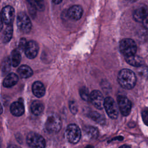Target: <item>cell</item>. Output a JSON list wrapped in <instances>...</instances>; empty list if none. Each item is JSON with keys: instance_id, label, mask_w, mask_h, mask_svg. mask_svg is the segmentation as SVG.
<instances>
[{"instance_id": "obj_1", "label": "cell", "mask_w": 148, "mask_h": 148, "mask_svg": "<svg viewBox=\"0 0 148 148\" xmlns=\"http://www.w3.org/2000/svg\"><path fill=\"white\" fill-rule=\"evenodd\" d=\"M117 82L123 88H133L136 82V77L133 71L129 69H123L118 73Z\"/></svg>"}, {"instance_id": "obj_2", "label": "cell", "mask_w": 148, "mask_h": 148, "mask_svg": "<svg viewBox=\"0 0 148 148\" xmlns=\"http://www.w3.org/2000/svg\"><path fill=\"white\" fill-rule=\"evenodd\" d=\"M119 49L120 52L125 57H128L136 54L137 47L134 40L130 38H125L120 41Z\"/></svg>"}, {"instance_id": "obj_3", "label": "cell", "mask_w": 148, "mask_h": 148, "mask_svg": "<svg viewBox=\"0 0 148 148\" xmlns=\"http://www.w3.org/2000/svg\"><path fill=\"white\" fill-rule=\"evenodd\" d=\"M62 123L60 117L55 113L50 114L47 118L45 127L50 133H56L61 128Z\"/></svg>"}, {"instance_id": "obj_4", "label": "cell", "mask_w": 148, "mask_h": 148, "mask_svg": "<svg viewBox=\"0 0 148 148\" xmlns=\"http://www.w3.org/2000/svg\"><path fill=\"white\" fill-rule=\"evenodd\" d=\"M81 131L79 127L75 124L68 125L65 130V136L67 140L71 143H77L81 138Z\"/></svg>"}, {"instance_id": "obj_5", "label": "cell", "mask_w": 148, "mask_h": 148, "mask_svg": "<svg viewBox=\"0 0 148 148\" xmlns=\"http://www.w3.org/2000/svg\"><path fill=\"white\" fill-rule=\"evenodd\" d=\"M26 141L28 145L31 147L42 148L45 147L46 146V142L43 137L34 132L28 134Z\"/></svg>"}, {"instance_id": "obj_6", "label": "cell", "mask_w": 148, "mask_h": 148, "mask_svg": "<svg viewBox=\"0 0 148 148\" xmlns=\"http://www.w3.org/2000/svg\"><path fill=\"white\" fill-rule=\"evenodd\" d=\"M17 25L23 33H28L32 28L31 21L29 17L24 12H20L17 17Z\"/></svg>"}, {"instance_id": "obj_7", "label": "cell", "mask_w": 148, "mask_h": 148, "mask_svg": "<svg viewBox=\"0 0 148 148\" xmlns=\"http://www.w3.org/2000/svg\"><path fill=\"white\" fill-rule=\"evenodd\" d=\"M104 108L108 116L112 119H116L119 115L118 107L114 100L110 97H108L104 100Z\"/></svg>"}, {"instance_id": "obj_8", "label": "cell", "mask_w": 148, "mask_h": 148, "mask_svg": "<svg viewBox=\"0 0 148 148\" xmlns=\"http://www.w3.org/2000/svg\"><path fill=\"white\" fill-rule=\"evenodd\" d=\"M119 109L122 115L128 116L131 110L132 104L130 99L123 95H119L117 98Z\"/></svg>"}, {"instance_id": "obj_9", "label": "cell", "mask_w": 148, "mask_h": 148, "mask_svg": "<svg viewBox=\"0 0 148 148\" xmlns=\"http://www.w3.org/2000/svg\"><path fill=\"white\" fill-rule=\"evenodd\" d=\"M104 100L103 95L99 90H93L90 93V102L97 109L101 110L104 108Z\"/></svg>"}, {"instance_id": "obj_10", "label": "cell", "mask_w": 148, "mask_h": 148, "mask_svg": "<svg viewBox=\"0 0 148 148\" xmlns=\"http://www.w3.org/2000/svg\"><path fill=\"white\" fill-rule=\"evenodd\" d=\"M14 17V9L11 6H5L1 12V20L6 25L12 24Z\"/></svg>"}, {"instance_id": "obj_11", "label": "cell", "mask_w": 148, "mask_h": 148, "mask_svg": "<svg viewBox=\"0 0 148 148\" xmlns=\"http://www.w3.org/2000/svg\"><path fill=\"white\" fill-rule=\"evenodd\" d=\"M39 51V46L34 40L28 42L25 49V54L29 59H33L37 56Z\"/></svg>"}, {"instance_id": "obj_12", "label": "cell", "mask_w": 148, "mask_h": 148, "mask_svg": "<svg viewBox=\"0 0 148 148\" xmlns=\"http://www.w3.org/2000/svg\"><path fill=\"white\" fill-rule=\"evenodd\" d=\"M148 16V9L146 5H142L135 9L133 13L134 19L137 22H143Z\"/></svg>"}, {"instance_id": "obj_13", "label": "cell", "mask_w": 148, "mask_h": 148, "mask_svg": "<svg viewBox=\"0 0 148 148\" xmlns=\"http://www.w3.org/2000/svg\"><path fill=\"white\" fill-rule=\"evenodd\" d=\"M83 10L82 8L79 5H73L68 10V16L72 20H79L83 14Z\"/></svg>"}, {"instance_id": "obj_14", "label": "cell", "mask_w": 148, "mask_h": 148, "mask_svg": "<svg viewBox=\"0 0 148 148\" xmlns=\"http://www.w3.org/2000/svg\"><path fill=\"white\" fill-rule=\"evenodd\" d=\"M11 113L15 116H21L24 113V106L22 102H13L10 107Z\"/></svg>"}, {"instance_id": "obj_15", "label": "cell", "mask_w": 148, "mask_h": 148, "mask_svg": "<svg viewBox=\"0 0 148 148\" xmlns=\"http://www.w3.org/2000/svg\"><path fill=\"white\" fill-rule=\"evenodd\" d=\"M32 91L35 96L38 98H41L45 95L46 90L42 82L36 81L32 84Z\"/></svg>"}, {"instance_id": "obj_16", "label": "cell", "mask_w": 148, "mask_h": 148, "mask_svg": "<svg viewBox=\"0 0 148 148\" xmlns=\"http://www.w3.org/2000/svg\"><path fill=\"white\" fill-rule=\"evenodd\" d=\"M18 81V76L14 73H10L8 74L4 79L3 82V86L6 88H10L16 85Z\"/></svg>"}, {"instance_id": "obj_17", "label": "cell", "mask_w": 148, "mask_h": 148, "mask_svg": "<svg viewBox=\"0 0 148 148\" xmlns=\"http://www.w3.org/2000/svg\"><path fill=\"white\" fill-rule=\"evenodd\" d=\"M125 58L128 64L135 67H140L143 64V60L142 58L135 54L125 57Z\"/></svg>"}, {"instance_id": "obj_18", "label": "cell", "mask_w": 148, "mask_h": 148, "mask_svg": "<svg viewBox=\"0 0 148 148\" xmlns=\"http://www.w3.org/2000/svg\"><path fill=\"white\" fill-rule=\"evenodd\" d=\"M17 72L20 76L23 79L28 78L33 75L32 69L29 66L26 65H23L19 66L17 69Z\"/></svg>"}, {"instance_id": "obj_19", "label": "cell", "mask_w": 148, "mask_h": 148, "mask_svg": "<svg viewBox=\"0 0 148 148\" xmlns=\"http://www.w3.org/2000/svg\"><path fill=\"white\" fill-rule=\"evenodd\" d=\"M44 110V105L43 103L39 101H34L31 105V110L35 116L41 114Z\"/></svg>"}, {"instance_id": "obj_20", "label": "cell", "mask_w": 148, "mask_h": 148, "mask_svg": "<svg viewBox=\"0 0 148 148\" xmlns=\"http://www.w3.org/2000/svg\"><path fill=\"white\" fill-rule=\"evenodd\" d=\"M10 58L12 65L14 67L17 66L20 64L21 59L20 50L17 49H14L11 53Z\"/></svg>"}, {"instance_id": "obj_21", "label": "cell", "mask_w": 148, "mask_h": 148, "mask_svg": "<svg viewBox=\"0 0 148 148\" xmlns=\"http://www.w3.org/2000/svg\"><path fill=\"white\" fill-rule=\"evenodd\" d=\"M13 35V26L12 24L7 25L2 34V41L3 43L9 42Z\"/></svg>"}, {"instance_id": "obj_22", "label": "cell", "mask_w": 148, "mask_h": 148, "mask_svg": "<svg viewBox=\"0 0 148 148\" xmlns=\"http://www.w3.org/2000/svg\"><path fill=\"white\" fill-rule=\"evenodd\" d=\"M86 135L90 139H95L98 137L99 132L97 128L92 126H88L84 129Z\"/></svg>"}, {"instance_id": "obj_23", "label": "cell", "mask_w": 148, "mask_h": 148, "mask_svg": "<svg viewBox=\"0 0 148 148\" xmlns=\"http://www.w3.org/2000/svg\"><path fill=\"white\" fill-rule=\"evenodd\" d=\"M88 116L92 120L94 121L101 124H103L105 123V119L102 115H101L99 113L97 112H91L88 113Z\"/></svg>"}, {"instance_id": "obj_24", "label": "cell", "mask_w": 148, "mask_h": 148, "mask_svg": "<svg viewBox=\"0 0 148 148\" xmlns=\"http://www.w3.org/2000/svg\"><path fill=\"white\" fill-rule=\"evenodd\" d=\"M11 65L12 63L10 58L6 57L3 60L2 65V71L3 74H7L10 71Z\"/></svg>"}, {"instance_id": "obj_25", "label": "cell", "mask_w": 148, "mask_h": 148, "mask_svg": "<svg viewBox=\"0 0 148 148\" xmlns=\"http://www.w3.org/2000/svg\"><path fill=\"white\" fill-rule=\"evenodd\" d=\"M79 94L84 101L90 102V93H89V90L88 88L85 87H82L79 90Z\"/></svg>"}, {"instance_id": "obj_26", "label": "cell", "mask_w": 148, "mask_h": 148, "mask_svg": "<svg viewBox=\"0 0 148 148\" xmlns=\"http://www.w3.org/2000/svg\"><path fill=\"white\" fill-rule=\"evenodd\" d=\"M69 110L71 112V113L74 114L77 113V110H78L77 105L76 103L73 101H71L69 102Z\"/></svg>"}, {"instance_id": "obj_27", "label": "cell", "mask_w": 148, "mask_h": 148, "mask_svg": "<svg viewBox=\"0 0 148 148\" xmlns=\"http://www.w3.org/2000/svg\"><path fill=\"white\" fill-rule=\"evenodd\" d=\"M28 42H27L25 38H21L18 43V49L21 51H25Z\"/></svg>"}, {"instance_id": "obj_28", "label": "cell", "mask_w": 148, "mask_h": 148, "mask_svg": "<svg viewBox=\"0 0 148 148\" xmlns=\"http://www.w3.org/2000/svg\"><path fill=\"white\" fill-rule=\"evenodd\" d=\"M142 117L144 123L148 126V109H145L142 112Z\"/></svg>"}, {"instance_id": "obj_29", "label": "cell", "mask_w": 148, "mask_h": 148, "mask_svg": "<svg viewBox=\"0 0 148 148\" xmlns=\"http://www.w3.org/2000/svg\"><path fill=\"white\" fill-rule=\"evenodd\" d=\"M35 1H36V8H40V6H41L40 5H39L40 3H41L42 1H43V0H35Z\"/></svg>"}, {"instance_id": "obj_30", "label": "cell", "mask_w": 148, "mask_h": 148, "mask_svg": "<svg viewBox=\"0 0 148 148\" xmlns=\"http://www.w3.org/2000/svg\"><path fill=\"white\" fill-rule=\"evenodd\" d=\"M51 1L55 4H59L62 2V0H51Z\"/></svg>"}, {"instance_id": "obj_31", "label": "cell", "mask_w": 148, "mask_h": 148, "mask_svg": "<svg viewBox=\"0 0 148 148\" xmlns=\"http://www.w3.org/2000/svg\"><path fill=\"white\" fill-rule=\"evenodd\" d=\"M129 1H130V2H135V1H138V0H128Z\"/></svg>"}]
</instances>
